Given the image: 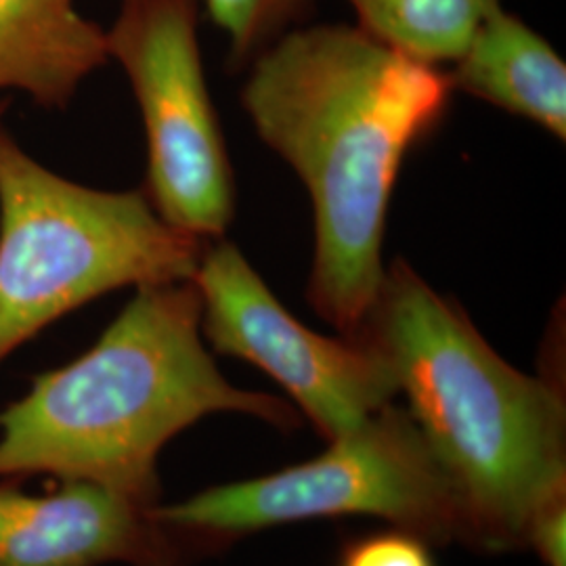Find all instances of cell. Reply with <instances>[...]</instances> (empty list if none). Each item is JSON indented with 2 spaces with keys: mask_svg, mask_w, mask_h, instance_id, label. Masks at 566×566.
<instances>
[{
  "mask_svg": "<svg viewBox=\"0 0 566 566\" xmlns=\"http://www.w3.org/2000/svg\"><path fill=\"white\" fill-rule=\"evenodd\" d=\"M243 109L315 214L313 311L353 338L385 282L386 217L407 156L443 120L451 82L359 25L292 28L248 63Z\"/></svg>",
  "mask_w": 566,
  "mask_h": 566,
  "instance_id": "obj_1",
  "label": "cell"
},
{
  "mask_svg": "<svg viewBox=\"0 0 566 566\" xmlns=\"http://www.w3.org/2000/svg\"><path fill=\"white\" fill-rule=\"evenodd\" d=\"M221 411L282 430L301 422L292 405L224 378L202 343L196 283L139 287L84 355L36 376L0 413V483L46 474L154 506L164 446Z\"/></svg>",
  "mask_w": 566,
  "mask_h": 566,
  "instance_id": "obj_2",
  "label": "cell"
},
{
  "mask_svg": "<svg viewBox=\"0 0 566 566\" xmlns=\"http://www.w3.org/2000/svg\"><path fill=\"white\" fill-rule=\"evenodd\" d=\"M353 338L390 365L407 413L455 489L472 544L528 546L535 521L566 500L565 399L502 359L455 301L403 259Z\"/></svg>",
  "mask_w": 566,
  "mask_h": 566,
  "instance_id": "obj_3",
  "label": "cell"
},
{
  "mask_svg": "<svg viewBox=\"0 0 566 566\" xmlns=\"http://www.w3.org/2000/svg\"><path fill=\"white\" fill-rule=\"evenodd\" d=\"M206 243L166 223L145 191L46 170L0 124V364L114 290L189 282Z\"/></svg>",
  "mask_w": 566,
  "mask_h": 566,
  "instance_id": "obj_4",
  "label": "cell"
},
{
  "mask_svg": "<svg viewBox=\"0 0 566 566\" xmlns=\"http://www.w3.org/2000/svg\"><path fill=\"white\" fill-rule=\"evenodd\" d=\"M158 516L223 544L266 526L338 516H378L428 544H472L455 489L407 409L392 403L311 462L158 504Z\"/></svg>",
  "mask_w": 566,
  "mask_h": 566,
  "instance_id": "obj_5",
  "label": "cell"
},
{
  "mask_svg": "<svg viewBox=\"0 0 566 566\" xmlns=\"http://www.w3.org/2000/svg\"><path fill=\"white\" fill-rule=\"evenodd\" d=\"M198 21L200 0H120L105 34L142 107L149 202L170 227L212 242L233 221L235 182L206 84Z\"/></svg>",
  "mask_w": 566,
  "mask_h": 566,
  "instance_id": "obj_6",
  "label": "cell"
},
{
  "mask_svg": "<svg viewBox=\"0 0 566 566\" xmlns=\"http://www.w3.org/2000/svg\"><path fill=\"white\" fill-rule=\"evenodd\" d=\"M202 301V336L256 365L301 407L325 441L364 424L399 395L385 355L364 338H327L301 324L269 290L242 250L206 243L191 277Z\"/></svg>",
  "mask_w": 566,
  "mask_h": 566,
  "instance_id": "obj_7",
  "label": "cell"
},
{
  "mask_svg": "<svg viewBox=\"0 0 566 566\" xmlns=\"http://www.w3.org/2000/svg\"><path fill=\"white\" fill-rule=\"evenodd\" d=\"M223 546L107 486L60 481L34 495L0 483V566H182Z\"/></svg>",
  "mask_w": 566,
  "mask_h": 566,
  "instance_id": "obj_8",
  "label": "cell"
},
{
  "mask_svg": "<svg viewBox=\"0 0 566 566\" xmlns=\"http://www.w3.org/2000/svg\"><path fill=\"white\" fill-rule=\"evenodd\" d=\"M451 65L453 91L535 122L565 142V61L521 18L495 9Z\"/></svg>",
  "mask_w": 566,
  "mask_h": 566,
  "instance_id": "obj_9",
  "label": "cell"
},
{
  "mask_svg": "<svg viewBox=\"0 0 566 566\" xmlns=\"http://www.w3.org/2000/svg\"><path fill=\"white\" fill-rule=\"evenodd\" d=\"M107 60L105 30L74 0H0V91L18 88L63 109Z\"/></svg>",
  "mask_w": 566,
  "mask_h": 566,
  "instance_id": "obj_10",
  "label": "cell"
},
{
  "mask_svg": "<svg viewBox=\"0 0 566 566\" xmlns=\"http://www.w3.org/2000/svg\"><path fill=\"white\" fill-rule=\"evenodd\" d=\"M359 28L411 60L441 67L458 60L502 0H346Z\"/></svg>",
  "mask_w": 566,
  "mask_h": 566,
  "instance_id": "obj_11",
  "label": "cell"
},
{
  "mask_svg": "<svg viewBox=\"0 0 566 566\" xmlns=\"http://www.w3.org/2000/svg\"><path fill=\"white\" fill-rule=\"evenodd\" d=\"M210 21L229 41V61L243 67L264 46L292 30L313 0H200Z\"/></svg>",
  "mask_w": 566,
  "mask_h": 566,
  "instance_id": "obj_12",
  "label": "cell"
},
{
  "mask_svg": "<svg viewBox=\"0 0 566 566\" xmlns=\"http://www.w3.org/2000/svg\"><path fill=\"white\" fill-rule=\"evenodd\" d=\"M338 566H437L424 537L390 528L344 544Z\"/></svg>",
  "mask_w": 566,
  "mask_h": 566,
  "instance_id": "obj_13",
  "label": "cell"
},
{
  "mask_svg": "<svg viewBox=\"0 0 566 566\" xmlns=\"http://www.w3.org/2000/svg\"><path fill=\"white\" fill-rule=\"evenodd\" d=\"M528 546L539 552L547 566H566V500L552 504L535 521Z\"/></svg>",
  "mask_w": 566,
  "mask_h": 566,
  "instance_id": "obj_14",
  "label": "cell"
},
{
  "mask_svg": "<svg viewBox=\"0 0 566 566\" xmlns=\"http://www.w3.org/2000/svg\"><path fill=\"white\" fill-rule=\"evenodd\" d=\"M4 107H7V103H0V118H2V114H4Z\"/></svg>",
  "mask_w": 566,
  "mask_h": 566,
  "instance_id": "obj_15",
  "label": "cell"
}]
</instances>
